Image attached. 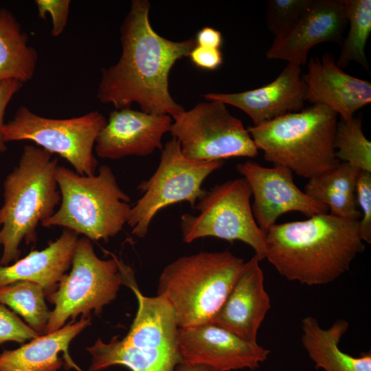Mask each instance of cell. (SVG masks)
<instances>
[{"label": "cell", "instance_id": "1f68e13d", "mask_svg": "<svg viewBox=\"0 0 371 371\" xmlns=\"http://www.w3.org/2000/svg\"><path fill=\"white\" fill-rule=\"evenodd\" d=\"M188 56L196 67L203 69L214 70L223 63V56L220 49L196 45Z\"/></svg>", "mask_w": 371, "mask_h": 371}, {"label": "cell", "instance_id": "484cf974", "mask_svg": "<svg viewBox=\"0 0 371 371\" xmlns=\"http://www.w3.org/2000/svg\"><path fill=\"white\" fill-rule=\"evenodd\" d=\"M344 2L349 30L341 43L336 64L343 69L354 61L368 71L365 47L371 33V1L344 0Z\"/></svg>", "mask_w": 371, "mask_h": 371}, {"label": "cell", "instance_id": "83f0119b", "mask_svg": "<svg viewBox=\"0 0 371 371\" xmlns=\"http://www.w3.org/2000/svg\"><path fill=\"white\" fill-rule=\"evenodd\" d=\"M313 0H269L265 21L275 37L289 30L310 6Z\"/></svg>", "mask_w": 371, "mask_h": 371}, {"label": "cell", "instance_id": "44dd1931", "mask_svg": "<svg viewBox=\"0 0 371 371\" xmlns=\"http://www.w3.org/2000/svg\"><path fill=\"white\" fill-rule=\"evenodd\" d=\"M91 324L89 317L71 320L54 332L39 335L17 349L0 354V371H57L67 368L82 371L69 353L71 341Z\"/></svg>", "mask_w": 371, "mask_h": 371}, {"label": "cell", "instance_id": "277c9868", "mask_svg": "<svg viewBox=\"0 0 371 371\" xmlns=\"http://www.w3.org/2000/svg\"><path fill=\"white\" fill-rule=\"evenodd\" d=\"M34 145L23 147L19 164L3 182V203L0 207L1 266L19 260V246L36 240V229L51 217L60 205L56 181L58 159Z\"/></svg>", "mask_w": 371, "mask_h": 371}, {"label": "cell", "instance_id": "2e32d148", "mask_svg": "<svg viewBox=\"0 0 371 371\" xmlns=\"http://www.w3.org/2000/svg\"><path fill=\"white\" fill-rule=\"evenodd\" d=\"M172 118L130 108L112 111L95 144L97 155L117 159L127 156L145 157L162 150V137L170 132Z\"/></svg>", "mask_w": 371, "mask_h": 371}, {"label": "cell", "instance_id": "5bb4252c", "mask_svg": "<svg viewBox=\"0 0 371 371\" xmlns=\"http://www.w3.org/2000/svg\"><path fill=\"white\" fill-rule=\"evenodd\" d=\"M178 344L182 361L212 366L220 371L255 370L270 350L208 322L179 328Z\"/></svg>", "mask_w": 371, "mask_h": 371}, {"label": "cell", "instance_id": "5b68a950", "mask_svg": "<svg viewBox=\"0 0 371 371\" xmlns=\"http://www.w3.org/2000/svg\"><path fill=\"white\" fill-rule=\"evenodd\" d=\"M337 116L325 106L312 104L247 130L267 161L309 179L339 162L334 148Z\"/></svg>", "mask_w": 371, "mask_h": 371}, {"label": "cell", "instance_id": "7c38bea8", "mask_svg": "<svg viewBox=\"0 0 371 371\" xmlns=\"http://www.w3.org/2000/svg\"><path fill=\"white\" fill-rule=\"evenodd\" d=\"M172 118L170 132L190 159L216 161L258 154L248 130L221 101L206 100Z\"/></svg>", "mask_w": 371, "mask_h": 371}, {"label": "cell", "instance_id": "7a4b0ae2", "mask_svg": "<svg viewBox=\"0 0 371 371\" xmlns=\"http://www.w3.org/2000/svg\"><path fill=\"white\" fill-rule=\"evenodd\" d=\"M265 257L290 281L309 286L331 282L364 250L359 221L328 212L275 224L265 234Z\"/></svg>", "mask_w": 371, "mask_h": 371}, {"label": "cell", "instance_id": "52a82bcc", "mask_svg": "<svg viewBox=\"0 0 371 371\" xmlns=\"http://www.w3.org/2000/svg\"><path fill=\"white\" fill-rule=\"evenodd\" d=\"M56 177L61 201L42 226L63 227L91 240L106 242L127 223L131 199L109 166H100L97 175H81L58 166Z\"/></svg>", "mask_w": 371, "mask_h": 371}, {"label": "cell", "instance_id": "30bf717a", "mask_svg": "<svg viewBox=\"0 0 371 371\" xmlns=\"http://www.w3.org/2000/svg\"><path fill=\"white\" fill-rule=\"evenodd\" d=\"M251 197V188L243 177L216 185L195 205L198 214L181 216L183 240L189 243L208 236L239 240L250 246L262 260L265 234L254 218Z\"/></svg>", "mask_w": 371, "mask_h": 371}, {"label": "cell", "instance_id": "d4e9b609", "mask_svg": "<svg viewBox=\"0 0 371 371\" xmlns=\"http://www.w3.org/2000/svg\"><path fill=\"white\" fill-rule=\"evenodd\" d=\"M46 293L38 284L19 281L0 288V303L20 315L38 335L45 334L50 317Z\"/></svg>", "mask_w": 371, "mask_h": 371}, {"label": "cell", "instance_id": "ac0fdd59", "mask_svg": "<svg viewBox=\"0 0 371 371\" xmlns=\"http://www.w3.org/2000/svg\"><path fill=\"white\" fill-rule=\"evenodd\" d=\"M260 261L254 254L245 262L229 293L211 322L249 341H257L258 331L271 308Z\"/></svg>", "mask_w": 371, "mask_h": 371}, {"label": "cell", "instance_id": "6da1fadb", "mask_svg": "<svg viewBox=\"0 0 371 371\" xmlns=\"http://www.w3.org/2000/svg\"><path fill=\"white\" fill-rule=\"evenodd\" d=\"M150 4L133 0L120 27L122 54L119 60L102 69L97 98L116 109L137 103L141 111L172 117L184 110L169 91V74L177 60L188 56L194 38L173 41L162 37L149 20Z\"/></svg>", "mask_w": 371, "mask_h": 371}, {"label": "cell", "instance_id": "cb8c5ba5", "mask_svg": "<svg viewBox=\"0 0 371 371\" xmlns=\"http://www.w3.org/2000/svg\"><path fill=\"white\" fill-rule=\"evenodd\" d=\"M38 60L36 50L28 44L13 14L0 9V82L15 80L21 83L30 80Z\"/></svg>", "mask_w": 371, "mask_h": 371}, {"label": "cell", "instance_id": "9c48e42d", "mask_svg": "<svg viewBox=\"0 0 371 371\" xmlns=\"http://www.w3.org/2000/svg\"><path fill=\"white\" fill-rule=\"evenodd\" d=\"M222 163L190 159L175 137L167 142L155 172L137 187L143 196L131 207L128 218L133 234L146 236L155 216L170 205L186 201L194 208L207 192L203 183Z\"/></svg>", "mask_w": 371, "mask_h": 371}, {"label": "cell", "instance_id": "d6986e66", "mask_svg": "<svg viewBox=\"0 0 371 371\" xmlns=\"http://www.w3.org/2000/svg\"><path fill=\"white\" fill-rule=\"evenodd\" d=\"M306 91L300 67L287 64L276 79L259 88L239 93H210L204 98L238 108L257 126L304 109Z\"/></svg>", "mask_w": 371, "mask_h": 371}, {"label": "cell", "instance_id": "e575fe53", "mask_svg": "<svg viewBox=\"0 0 371 371\" xmlns=\"http://www.w3.org/2000/svg\"><path fill=\"white\" fill-rule=\"evenodd\" d=\"M174 371H220L212 366L201 363H179Z\"/></svg>", "mask_w": 371, "mask_h": 371}, {"label": "cell", "instance_id": "9a60e30c", "mask_svg": "<svg viewBox=\"0 0 371 371\" xmlns=\"http://www.w3.org/2000/svg\"><path fill=\"white\" fill-rule=\"evenodd\" d=\"M347 26L344 0H313L289 30L275 37L266 56L300 67L306 63L308 54L315 45L330 42L341 44Z\"/></svg>", "mask_w": 371, "mask_h": 371}, {"label": "cell", "instance_id": "d590c367", "mask_svg": "<svg viewBox=\"0 0 371 371\" xmlns=\"http://www.w3.org/2000/svg\"><path fill=\"white\" fill-rule=\"evenodd\" d=\"M1 245V236H0V246Z\"/></svg>", "mask_w": 371, "mask_h": 371}, {"label": "cell", "instance_id": "603a6c76", "mask_svg": "<svg viewBox=\"0 0 371 371\" xmlns=\"http://www.w3.org/2000/svg\"><path fill=\"white\" fill-rule=\"evenodd\" d=\"M360 170L346 162L308 179L304 192L326 205L329 214L353 221H359L355 191Z\"/></svg>", "mask_w": 371, "mask_h": 371}, {"label": "cell", "instance_id": "e0dca14e", "mask_svg": "<svg viewBox=\"0 0 371 371\" xmlns=\"http://www.w3.org/2000/svg\"><path fill=\"white\" fill-rule=\"evenodd\" d=\"M302 78L306 87L305 100L326 106L341 120L352 118L371 102V83L346 73L329 52L321 59L311 58Z\"/></svg>", "mask_w": 371, "mask_h": 371}, {"label": "cell", "instance_id": "f546056e", "mask_svg": "<svg viewBox=\"0 0 371 371\" xmlns=\"http://www.w3.org/2000/svg\"><path fill=\"white\" fill-rule=\"evenodd\" d=\"M357 206L361 209L359 229L363 242L371 243V172L360 170L355 191Z\"/></svg>", "mask_w": 371, "mask_h": 371}, {"label": "cell", "instance_id": "4316f807", "mask_svg": "<svg viewBox=\"0 0 371 371\" xmlns=\"http://www.w3.org/2000/svg\"><path fill=\"white\" fill-rule=\"evenodd\" d=\"M334 148L339 161L371 172V142L363 133L361 117L337 122Z\"/></svg>", "mask_w": 371, "mask_h": 371}, {"label": "cell", "instance_id": "ffe728a7", "mask_svg": "<svg viewBox=\"0 0 371 371\" xmlns=\"http://www.w3.org/2000/svg\"><path fill=\"white\" fill-rule=\"evenodd\" d=\"M78 236L65 229L44 249L32 251L11 265L0 266V288L19 281H30L41 286L46 297L52 293L71 266Z\"/></svg>", "mask_w": 371, "mask_h": 371}, {"label": "cell", "instance_id": "3957f363", "mask_svg": "<svg viewBox=\"0 0 371 371\" xmlns=\"http://www.w3.org/2000/svg\"><path fill=\"white\" fill-rule=\"evenodd\" d=\"M124 284L137 300V311L126 335L109 343L98 339L87 348L92 357L90 371H100L115 365L131 371H174L182 361L178 344L179 327L175 313L162 297L144 295L131 268L120 264Z\"/></svg>", "mask_w": 371, "mask_h": 371}, {"label": "cell", "instance_id": "4dcf8cb0", "mask_svg": "<svg viewBox=\"0 0 371 371\" xmlns=\"http://www.w3.org/2000/svg\"><path fill=\"white\" fill-rule=\"evenodd\" d=\"M35 3L41 19H45L47 14L50 15L52 21V35L59 36L67 23L71 1L36 0Z\"/></svg>", "mask_w": 371, "mask_h": 371}, {"label": "cell", "instance_id": "d6a6232c", "mask_svg": "<svg viewBox=\"0 0 371 371\" xmlns=\"http://www.w3.org/2000/svg\"><path fill=\"white\" fill-rule=\"evenodd\" d=\"M23 83L15 80L0 82V156L7 150L3 134L6 107L13 96L21 89Z\"/></svg>", "mask_w": 371, "mask_h": 371}, {"label": "cell", "instance_id": "8992f818", "mask_svg": "<svg viewBox=\"0 0 371 371\" xmlns=\"http://www.w3.org/2000/svg\"><path fill=\"white\" fill-rule=\"evenodd\" d=\"M244 263L229 251L179 257L163 269L157 295L170 305L179 328L211 322Z\"/></svg>", "mask_w": 371, "mask_h": 371}, {"label": "cell", "instance_id": "f1b7e54d", "mask_svg": "<svg viewBox=\"0 0 371 371\" xmlns=\"http://www.w3.org/2000/svg\"><path fill=\"white\" fill-rule=\"evenodd\" d=\"M39 335L5 305L0 303V344L6 341L24 343Z\"/></svg>", "mask_w": 371, "mask_h": 371}, {"label": "cell", "instance_id": "836d02e7", "mask_svg": "<svg viewBox=\"0 0 371 371\" xmlns=\"http://www.w3.org/2000/svg\"><path fill=\"white\" fill-rule=\"evenodd\" d=\"M195 41L199 46L220 49L223 37L220 31L211 27H205L197 32Z\"/></svg>", "mask_w": 371, "mask_h": 371}, {"label": "cell", "instance_id": "4fadbf2b", "mask_svg": "<svg viewBox=\"0 0 371 371\" xmlns=\"http://www.w3.org/2000/svg\"><path fill=\"white\" fill-rule=\"evenodd\" d=\"M236 170L249 185L254 197L252 212L265 234L283 214L298 212L310 217L328 212L326 205L297 188L293 172L286 168H268L247 161L238 164Z\"/></svg>", "mask_w": 371, "mask_h": 371}, {"label": "cell", "instance_id": "7402d4cb", "mask_svg": "<svg viewBox=\"0 0 371 371\" xmlns=\"http://www.w3.org/2000/svg\"><path fill=\"white\" fill-rule=\"evenodd\" d=\"M348 326L347 321L339 319L324 329L315 317L308 316L302 319V341L316 368L325 371H371L370 352L355 357L340 350L339 341Z\"/></svg>", "mask_w": 371, "mask_h": 371}, {"label": "cell", "instance_id": "ba28073f", "mask_svg": "<svg viewBox=\"0 0 371 371\" xmlns=\"http://www.w3.org/2000/svg\"><path fill=\"white\" fill-rule=\"evenodd\" d=\"M71 267L57 289L46 297L54 308L45 334L59 330L70 318L75 320L80 315L87 318L92 311L100 313L124 284L118 259L99 258L91 240L85 236L78 239Z\"/></svg>", "mask_w": 371, "mask_h": 371}, {"label": "cell", "instance_id": "8fae6325", "mask_svg": "<svg viewBox=\"0 0 371 371\" xmlns=\"http://www.w3.org/2000/svg\"><path fill=\"white\" fill-rule=\"evenodd\" d=\"M106 124L104 116L96 111L76 117L54 119L21 106L13 119L4 124L3 134L5 142H33L65 159L77 173L93 175L98 166L93 149Z\"/></svg>", "mask_w": 371, "mask_h": 371}]
</instances>
